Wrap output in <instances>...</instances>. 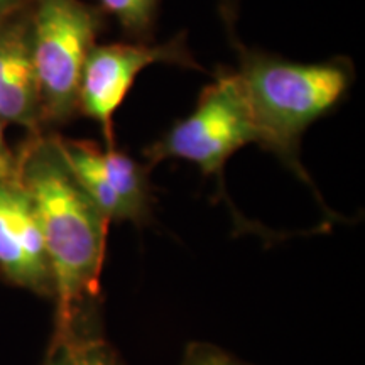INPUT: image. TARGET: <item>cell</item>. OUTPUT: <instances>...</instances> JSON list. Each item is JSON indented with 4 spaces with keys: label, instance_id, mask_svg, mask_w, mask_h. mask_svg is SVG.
Segmentation results:
<instances>
[{
    "label": "cell",
    "instance_id": "obj_11",
    "mask_svg": "<svg viewBox=\"0 0 365 365\" xmlns=\"http://www.w3.org/2000/svg\"><path fill=\"white\" fill-rule=\"evenodd\" d=\"M181 365H242L228 357L227 354L220 352V350L213 349V346H203L195 345L193 349L188 350L186 354L185 362Z\"/></svg>",
    "mask_w": 365,
    "mask_h": 365
},
{
    "label": "cell",
    "instance_id": "obj_10",
    "mask_svg": "<svg viewBox=\"0 0 365 365\" xmlns=\"http://www.w3.org/2000/svg\"><path fill=\"white\" fill-rule=\"evenodd\" d=\"M105 12L120 22L132 34H143L149 29L156 12L158 0H98Z\"/></svg>",
    "mask_w": 365,
    "mask_h": 365
},
{
    "label": "cell",
    "instance_id": "obj_13",
    "mask_svg": "<svg viewBox=\"0 0 365 365\" xmlns=\"http://www.w3.org/2000/svg\"><path fill=\"white\" fill-rule=\"evenodd\" d=\"M17 2H19V0H0V19H2L9 11H12V9L17 6Z\"/></svg>",
    "mask_w": 365,
    "mask_h": 365
},
{
    "label": "cell",
    "instance_id": "obj_3",
    "mask_svg": "<svg viewBox=\"0 0 365 365\" xmlns=\"http://www.w3.org/2000/svg\"><path fill=\"white\" fill-rule=\"evenodd\" d=\"M250 143H259V134L235 73L220 70L202 91L195 110L144 154L149 164L182 159L198 166L203 175L220 178L232 154Z\"/></svg>",
    "mask_w": 365,
    "mask_h": 365
},
{
    "label": "cell",
    "instance_id": "obj_2",
    "mask_svg": "<svg viewBox=\"0 0 365 365\" xmlns=\"http://www.w3.org/2000/svg\"><path fill=\"white\" fill-rule=\"evenodd\" d=\"M239 68L235 71L245 103L259 134V144L272 149L296 166L301 134L330 112L349 88L345 63H303L252 51L234 34Z\"/></svg>",
    "mask_w": 365,
    "mask_h": 365
},
{
    "label": "cell",
    "instance_id": "obj_4",
    "mask_svg": "<svg viewBox=\"0 0 365 365\" xmlns=\"http://www.w3.org/2000/svg\"><path fill=\"white\" fill-rule=\"evenodd\" d=\"M98 29V14L80 0L38 2L29 46L43 113L59 120L78 107L81 73Z\"/></svg>",
    "mask_w": 365,
    "mask_h": 365
},
{
    "label": "cell",
    "instance_id": "obj_12",
    "mask_svg": "<svg viewBox=\"0 0 365 365\" xmlns=\"http://www.w3.org/2000/svg\"><path fill=\"white\" fill-rule=\"evenodd\" d=\"M14 171V159L11 156V150L7 149L6 140H4V132H2V122H0V181H9L12 180Z\"/></svg>",
    "mask_w": 365,
    "mask_h": 365
},
{
    "label": "cell",
    "instance_id": "obj_8",
    "mask_svg": "<svg viewBox=\"0 0 365 365\" xmlns=\"http://www.w3.org/2000/svg\"><path fill=\"white\" fill-rule=\"evenodd\" d=\"M76 144L95 173L124 205L129 222H143L149 212V186L144 168L115 145L102 149L91 143Z\"/></svg>",
    "mask_w": 365,
    "mask_h": 365
},
{
    "label": "cell",
    "instance_id": "obj_1",
    "mask_svg": "<svg viewBox=\"0 0 365 365\" xmlns=\"http://www.w3.org/2000/svg\"><path fill=\"white\" fill-rule=\"evenodd\" d=\"M19 182L38 217L58 299V335L71 331L76 307L98 291L108 222L86 196L58 144L34 145Z\"/></svg>",
    "mask_w": 365,
    "mask_h": 365
},
{
    "label": "cell",
    "instance_id": "obj_9",
    "mask_svg": "<svg viewBox=\"0 0 365 365\" xmlns=\"http://www.w3.org/2000/svg\"><path fill=\"white\" fill-rule=\"evenodd\" d=\"M46 365H120L102 340L76 336L73 331L56 339L49 362Z\"/></svg>",
    "mask_w": 365,
    "mask_h": 365
},
{
    "label": "cell",
    "instance_id": "obj_7",
    "mask_svg": "<svg viewBox=\"0 0 365 365\" xmlns=\"http://www.w3.org/2000/svg\"><path fill=\"white\" fill-rule=\"evenodd\" d=\"M43 117L31 58L29 31L19 24L0 29V122L34 127Z\"/></svg>",
    "mask_w": 365,
    "mask_h": 365
},
{
    "label": "cell",
    "instance_id": "obj_5",
    "mask_svg": "<svg viewBox=\"0 0 365 365\" xmlns=\"http://www.w3.org/2000/svg\"><path fill=\"white\" fill-rule=\"evenodd\" d=\"M156 63L198 68L182 36L164 44H95L86 58L78 88V107L102 129L107 145L113 144V115L124 103L139 73Z\"/></svg>",
    "mask_w": 365,
    "mask_h": 365
},
{
    "label": "cell",
    "instance_id": "obj_6",
    "mask_svg": "<svg viewBox=\"0 0 365 365\" xmlns=\"http://www.w3.org/2000/svg\"><path fill=\"white\" fill-rule=\"evenodd\" d=\"M0 269L14 282L53 291L43 232L19 181H0Z\"/></svg>",
    "mask_w": 365,
    "mask_h": 365
}]
</instances>
